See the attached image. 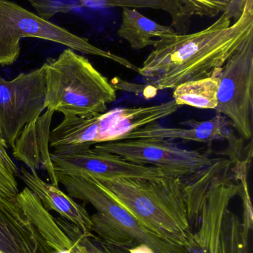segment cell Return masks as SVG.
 Returning <instances> with one entry per match:
<instances>
[{
	"label": "cell",
	"instance_id": "cell-14",
	"mask_svg": "<svg viewBox=\"0 0 253 253\" xmlns=\"http://www.w3.org/2000/svg\"><path fill=\"white\" fill-rule=\"evenodd\" d=\"M53 111L46 110L38 118L25 126L13 147L15 159L24 162L30 169L43 168L51 184L59 187L49 151L50 127Z\"/></svg>",
	"mask_w": 253,
	"mask_h": 253
},
{
	"label": "cell",
	"instance_id": "cell-22",
	"mask_svg": "<svg viewBox=\"0 0 253 253\" xmlns=\"http://www.w3.org/2000/svg\"><path fill=\"white\" fill-rule=\"evenodd\" d=\"M16 171V164L9 154L8 147L0 136V193L8 189Z\"/></svg>",
	"mask_w": 253,
	"mask_h": 253
},
{
	"label": "cell",
	"instance_id": "cell-7",
	"mask_svg": "<svg viewBox=\"0 0 253 253\" xmlns=\"http://www.w3.org/2000/svg\"><path fill=\"white\" fill-rule=\"evenodd\" d=\"M231 165V160L217 158L198 175L196 187L202 197L198 221L200 227L193 233L190 253H221L224 217L232 200L239 193Z\"/></svg>",
	"mask_w": 253,
	"mask_h": 253
},
{
	"label": "cell",
	"instance_id": "cell-19",
	"mask_svg": "<svg viewBox=\"0 0 253 253\" xmlns=\"http://www.w3.org/2000/svg\"><path fill=\"white\" fill-rule=\"evenodd\" d=\"M65 234L86 253H129L128 250L104 242L93 233H85L77 226L62 218H56Z\"/></svg>",
	"mask_w": 253,
	"mask_h": 253
},
{
	"label": "cell",
	"instance_id": "cell-27",
	"mask_svg": "<svg viewBox=\"0 0 253 253\" xmlns=\"http://www.w3.org/2000/svg\"><path fill=\"white\" fill-rule=\"evenodd\" d=\"M187 253H190V252H189V251H187Z\"/></svg>",
	"mask_w": 253,
	"mask_h": 253
},
{
	"label": "cell",
	"instance_id": "cell-17",
	"mask_svg": "<svg viewBox=\"0 0 253 253\" xmlns=\"http://www.w3.org/2000/svg\"><path fill=\"white\" fill-rule=\"evenodd\" d=\"M74 6L161 10L169 13L172 28L180 34H187L193 17L181 0H80Z\"/></svg>",
	"mask_w": 253,
	"mask_h": 253
},
{
	"label": "cell",
	"instance_id": "cell-26",
	"mask_svg": "<svg viewBox=\"0 0 253 253\" xmlns=\"http://www.w3.org/2000/svg\"><path fill=\"white\" fill-rule=\"evenodd\" d=\"M80 248V247H79ZM80 251H81V253H86L84 252V251H83V250L81 249V248H80Z\"/></svg>",
	"mask_w": 253,
	"mask_h": 253
},
{
	"label": "cell",
	"instance_id": "cell-9",
	"mask_svg": "<svg viewBox=\"0 0 253 253\" xmlns=\"http://www.w3.org/2000/svg\"><path fill=\"white\" fill-rule=\"evenodd\" d=\"M93 148L112 153L138 165L161 168L182 178L197 173L217 159L198 150L181 148L172 140L163 138L109 141L96 144Z\"/></svg>",
	"mask_w": 253,
	"mask_h": 253
},
{
	"label": "cell",
	"instance_id": "cell-21",
	"mask_svg": "<svg viewBox=\"0 0 253 253\" xmlns=\"http://www.w3.org/2000/svg\"><path fill=\"white\" fill-rule=\"evenodd\" d=\"M192 16L215 17L224 13L231 0H181Z\"/></svg>",
	"mask_w": 253,
	"mask_h": 253
},
{
	"label": "cell",
	"instance_id": "cell-5",
	"mask_svg": "<svg viewBox=\"0 0 253 253\" xmlns=\"http://www.w3.org/2000/svg\"><path fill=\"white\" fill-rule=\"evenodd\" d=\"M180 107L172 100L150 106L114 108L94 117H64L51 131L49 147L51 153L62 154L120 141L126 134L172 115Z\"/></svg>",
	"mask_w": 253,
	"mask_h": 253
},
{
	"label": "cell",
	"instance_id": "cell-6",
	"mask_svg": "<svg viewBox=\"0 0 253 253\" xmlns=\"http://www.w3.org/2000/svg\"><path fill=\"white\" fill-rule=\"evenodd\" d=\"M37 38L65 46L74 51L100 56L138 73L139 68L125 58L92 44L87 39L43 19L9 0H0V65L16 62L20 55V42Z\"/></svg>",
	"mask_w": 253,
	"mask_h": 253
},
{
	"label": "cell",
	"instance_id": "cell-15",
	"mask_svg": "<svg viewBox=\"0 0 253 253\" xmlns=\"http://www.w3.org/2000/svg\"><path fill=\"white\" fill-rule=\"evenodd\" d=\"M19 178L41 202L45 209L59 214L64 219L77 226L85 233H92L91 215L83 205L51 183L40 178L34 169H19Z\"/></svg>",
	"mask_w": 253,
	"mask_h": 253
},
{
	"label": "cell",
	"instance_id": "cell-24",
	"mask_svg": "<svg viewBox=\"0 0 253 253\" xmlns=\"http://www.w3.org/2000/svg\"><path fill=\"white\" fill-rule=\"evenodd\" d=\"M111 84L114 89L117 90H126L127 92H132L135 93H145L147 88H150L148 85L142 84H135L132 83L124 82L118 77H114L111 81ZM151 88V87H150Z\"/></svg>",
	"mask_w": 253,
	"mask_h": 253
},
{
	"label": "cell",
	"instance_id": "cell-25",
	"mask_svg": "<svg viewBox=\"0 0 253 253\" xmlns=\"http://www.w3.org/2000/svg\"><path fill=\"white\" fill-rule=\"evenodd\" d=\"M129 253H154V251L146 246V245H141V246L137 247L133 249L129 250Z\"/></svg>",
	"mask_w": 253,
	"mask_h": 253
},
{
	"label": "cell",
	"instance_id": "cell-11",
	"mask_svg": "<svg viewBox=\"0 0 253 253\" xmlns=\"http://www.w3.org/2000/svg\"><path fill=\"white\" fill-rule=\"evenodd\" d=\"M55 172L95 178H149L171 174L156 167L138 165L112 153L91 147L72 153H51Z\"/></svg>",
	"mask_w": 253,
	"mask_h": 253
},
{
	"label": "cell",
	"instance_id": "cell-2",
	"mask_svg": "<svg viewBox=\"0 0 253 253\" xmlns=\"http://www.w3.org/2000/svg\"><path fill=\"white\" fill-rule=\"evenodd\" d=\"M93 178L143 225L169 242L190 249L194 233L182 178L172 174L149 178Z\"/></svg>",
	"mask_w": 253,
	"mask_h": 253
},
{
	"label": "cell",
	"instance_id": "cell-13",
	"mask_svg": "<svg viewBox=\"0 0 253 253\" xmlns=\"http://www.w3.org/2000/svg\"><path fill=\"white\" fill-rule=\"evenodd\" d=\"M0 252L52 253L16 199L0 195Z\"/></svg>",
	"mask_w": 253,
	"mask_h": 253
},
{
	"label": "cell",
	"instance_id": "cell-16",
	"mask_svg": "<svg viewBox=\"0 0 253 253\" xmlns=\"http://www.w3.org/2000/svg\"><path fill=\"white\" fill-rule=\"evenodd\" d=\"M117 33L135 50L154 46L157 40L178 34L172 26L161 25L135 8H123Z\"/></svg>",
	"mask_w": 253,
	"mask_h": 253
},
{
	"label": "cell",
	"instance_id": "cell-23",
	"mask_svg": "<svg viewBox=\"0 0 253 253\" xmlns=\"http://www.w3.org/2000/svg\"><path fill=\"white\" fill-rule=\"evenodd\" d=\"M34 7L39 16L50 20L58 13H69L75 8L74 4L54 0H27Z\"/></svg>",
	"mask_w": 253,
	"mask_h": 253
},
{
	"label": "cell",
	"instance_id": "cell-3",
	"mask_svg": "<svg viewBox=\"0 0 253 253\" xmlns=\"http://www.w3.org/2000/svg\"><path fill=\"white\" fill-rule=\"evenodd\" d=\"M45 109L64 117H90L107 111L117 99L116 90L90 61L67 48L43 64Z\"/></svg>",
	"mask_w": 253,
	"mask_h": 253
},
{
	"label": "cell",
	"instance_id": "cell-18",
	"mask_svg": "<svg viewBox=\"0 0 253 253\" xmlns=\"http://www.w3.org/2000/svg\"><path fill=\"white\" fill-rule=\"evenodd\" d=\"M218 70L210 77L186 82L175 87L172 96L175 103L180 106L188 105L199 109L215 110L218 105L220 84Z\"/></svg>",
	"mask_w": 253,
	"mask_h": 253
},
{
	"label": "cell",
	"instance_id": "cell-10",
	"mask_svg": "<svg viewBox=\"0 0 253 253\" xmlns=\"http://www.w3.org/2000/svg\"><path fill=\"white\" fill-rule=\"evenodd\" d=\"M44 65L10 81L0 76V136L13 148L25 126L45 110Z\"/></svg>",
	"mask_w": 253,
	"mask_h": 253
},
{
	"label": "cell",
	"instance_id": "cell-12",
	"mask_svg": "<svg viewBox=\"0 0 253 253\" xmlns=\"http://www.w3.org/2000/svg\"><path fill=\"white\" fill-rule=\"evenodd\" d=\"M187 127H167L157 123H151L138 128L122 137L121 140L135 138H156L163 139H183L197 142L211 143L227 141L230 144L233 153L240 152L242 146L232 129L228 119L218 114L206 121L187 120L181 123Z\"/></svg>",
	"mask_w": 253,
	"mask_h": 253
},
{
	"label": "cell",
	"instance_id": "cell-20",
	"mask_svg": "<svg viewBox=\"0 0 253 253\" xmlns=\"http://www.w3.org/2000/svg\"><path fill=\"white\" fill-rule=\"evenodd\" d=\"M248 237L239 217L229 209L221 232V253H249Z\"/></svg>",
	"mask_w": 253,
	"mask_h": 253
},
{
	"label": "cell",
	"instance_id": "cell-1",
	"mask_svg": "<svg viewBox=\"0 0 253 253\" xmlns=\"http://www.w3.org/2000/svg\"><path fill=\"white\" fill-rule=\"evenodd\" d=\"M232 21L222 13L202 31L157 40L138 74L154 90L210 77L253 34V0H248L240 17Z\"/></svg>",
	"mask_w": 253,
	"mask_h": 253
},
{
	"label": "cell",
	"instance_id": "cell-4",
	"mask_svg": "<svg viewBox=\"0 0 253 253\" xmlns=\"http://www.w3.org/2000/svg\"><path fill=\"white\" fill-rule=\"evenodd\" d=\"M56 175L68 196L88 202L96 210V213L91 215L92 233L104 242L128 251L146 245L154 253H187L186 248L143 225L91 175Z\"/></svg>",
	"mask_w": 253,
	"mask_h": 253
},
{
	"label": "cell",
	"instance_id": "cell-8",
	"mask_svg": "<svg viewBox=\"0 0 253 253\" xmlns=\"http://www.w3.org/2000/svg\"><path fill=\"white\" fill-rule=\"evenodd\" d=\"M220 84L215 111L228 119L245 139L253 135V34L218 71Z\"/></svg>",
	"mask_w": 253,
	"mask_h": 253
}]
</instances>
